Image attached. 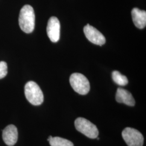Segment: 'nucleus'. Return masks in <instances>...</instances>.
Listing matches in <instances>:
<instances>
[{"label":"nucleus","mask_w":146,"mask_h":146,"mask_svg":"<svg viewBox=\"0 0 146 146\" xmlns=\"http://www.w3.org/2000/svg\"><path fill=\"white\" fill-rule=\"evenodd\" d=\"M19 26L22 31L31 33L35 28V15L33 8L30 5H24L21 9L19 18Z\"/></svg>","instance_id":"f257e3e1"},{"label":"nucleus","mask_w":146,"mask_h":146,"mask_svg":"<svg viewBox=\"0 0 146 146\" xmlns=\"http://www.w3.org/2000/svg\"><path fill=\"white\" fill-rule=\"evenodd\" d=\"M25 94L27 100L33 105L39 106L43 102L44 96L42 90L34 81H29L26 84Z\"/></svg>","instance_id":"f03ea898"},{"label":"nucleus","mask_w":146,"mask_h":146,"mask_svg":"<svg viewBox=\"0 0 146 146\" xmlns=\"http://www.w3.org/2000/svg\"><path fill=\"white\" fill-rule=\"evenodd\" d=\"M74 90L81 95H86L90 90V84L87 78L82 74L74 73L69 79Z\"/></svg>","instance_id":"7ed1b4c3"},{"label":"nucleus","mask_w":146,"mask_h":146,"mask_svg":"<svg viewBox=\"0 0 146 146\" xmlns=\"http://www.w3.org/2000/svg\"><path fill=\"white\" fill-rule=\"evenodd\" d=\"M75 126L77 131L90 139H96L99 135V131L96 126L83 117L76 119Z\"/></svg>","instance_id":"20e7f679"},{"label":"nucleus","mask_w":146,"mask_h":146,"mask_svg":"<svg viewBox=\"0 0 146 146\" xmlns=\"http://www.w3.org/2000/svg\"><path fill=\"white\" fill-rule=\"evenodd\" d=\"M123 140L128 146H142L144 137L139 131L135 129L127 127L122 132Z\"/></svg>","instance_id":"39448f33"},{"label":"nucleus","mask_w":146,"mask_h":146,"mask_svg":"<svg viewBox=\"0 0 146 146\" xmlns=\"http://www.w3.org/2000/svg\"><path fill=\"white\" fill-rule=\"evenodd\" d=\"M84 31L87 38L95 44L102 46L106 43V38L104 35L94 27L87 24L84 27Z\"/></svg>","instance_id":"423d86ee"},{"label":"nucleus","mask_w":146,"mask_h":146,"mask_svg":"<svg viewBox=\"0 0 146 146\" xmlns=\"http://www.w3.org/2000/svg\"><path fill=\"white\" fill-rule=\"evenodd\" d=\"M60 22L57 17H51L48 22L47 33L48 36L52 42H57L60 37Z\"/></svg>","instance_id":"0eeeda50"},{"label":"nucleus","mask_w":146,"mask_h":146,"mask_svg":"<svg viewBox=\"0 0 146 146\" xmlns=\"http://www.w3.org/2000/svg\"><path fill=\"white\" fill-rule=\"evenodd\" d=\"M3 140L7 145L14 146L18 139V131L15 126L10 125L5 127L3 131Z\"/></svg>","instance_id":"6e6552de"},{"label":"nucleus","mask_w":146,"mask_h":146,"mask_svg":"<svg viewBox=\"0 0 146 146\" xmlns=\"http://www.w3.org/2000/svg\"><path fill=\"white\" fill-rule=\"evenodd\" d=\"M116 100L119 103H122L129 106H134L135 101L130 92L124 89L119 88L116 94Z\"/></svg>","instance_id":"1a4fd4ad"},{"label":"nucleus","mask_w":146,"mask_h":146,"mask_svg":"<svg viewBox=\"0 0 146 146\" xmlns=\"http://www.w3.org/2000/svg\"><path fill=\"white\" fill-rule=\"evenodd\" d=\"M131 16L134 25L139 29H143L146 26V11L134 8L131 11Z\"/></svg>","instance_id":"9d476101"},{"label":"nucleus","mask_w":146,"mask_h":146,"mask_svg":"<svg viewBox=\"0 0 146 146\" xmlns=\"http://www.w3.org/2000/svg\"><path fill=\"white\" fill-rule=\"evenodd\" d=\"M51 146H74L73 143L69 140L60 137H52L50 136L47 140Z\"/></svg>","instance_id":"9b49d317"},{"label":"nucleus","mask_w":146,"mask_h":146,"mask_svg":"<svg viewBox=\"0 0 146 146\" xmlns=\"http://www.w3.org/2000/svg\"><path fill=\"white\" fill-rule=\"evenodd\" d=\"M112 78L114 82L121 86H125L128 83L127 77L121 74L119 71H113L112 73Z\"/></svg>","instance_id":"f8f14e48"},{"label":"nucleus","mask_w":146,"mask_h":146,"mask_svg":"<svg viewBox=\"0 0 146 146\" xmlns=\"http://www.w3.org/2000/svg\"><path fill=\"white\" fill-rule=\"evenodd\" d=\"M8 73L7 64L4 61L0 62V79L4 78Z\"/></svg>","instance_id":"ddd939ff"}]
</instances>
